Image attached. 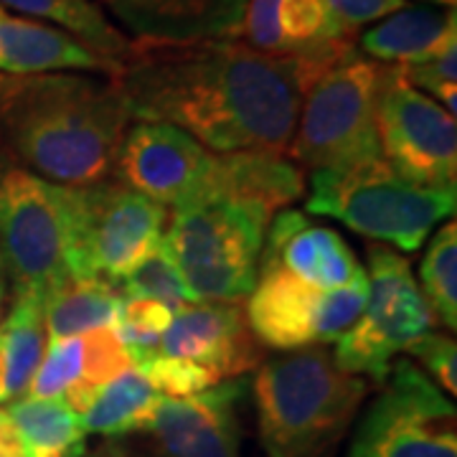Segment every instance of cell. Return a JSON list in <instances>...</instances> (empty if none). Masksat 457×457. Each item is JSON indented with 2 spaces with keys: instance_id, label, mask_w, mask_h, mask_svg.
I'll return each instance as SVG.
<instances>
[{
  "instance_id": "cell-34",
  "label": "cell",
  "mask_w": 457,
  "mask_h": 457,
  "mask_svg": "<svg viewBox=\"0 0 457 457\" xmlns=\"http://www.w3.org/2000/svg\"><path fill=\"white\" fill-rule=\"evenodd\" d=\"M414 361L422 363V369L432 374L442 392H457V345L453 336L445 333H427L420 341L407 348Z\"/></svg>"
},
{
  "instance_id": "cell-14",
  "label": "cell",
  "mask_w": 457,
  "mask_h": 457,
  "mask_svg": "<svg viewBox=\"0 0 457 457\" xmlns=\"http://www.w3.org/2000/svg\"><path fill=\"white\" fill-rule=\"evenodd\" d=\"M245 44L267 56L293 59L311 89L330 66L356 49V31L343 29L328 0H246Z\"/></svg>"
},
{
  "instance_id": "cell-24",
  "label": "cell",
  "mask_w": 457,
  "mask_h": 457,
  "mask_svg": "<svg viewBox=\"0 0 457 457\" xmlns=\"http://www.w3.org/2000/svg\"><path fill=\"white\" fill-rule=\"evenodd\" d=\"M0 345L5 353V399H23L46 353L44 297L26 290L13 293V305L0 323Z\"/></svg>"
},
{
  "instance_id": "cell-33",
  "label": "cell",
  "mask_w": 457,
  "mask_h": 457,
  "mask_svg": "<svg viewBox=\"0 0 457 457\" xmlns=\"http://www.w3.org/2000/svg\"><path fill=\"white\" fill-rule=\"evenodd\" d=\"M411 87L425 89L427 97L440 99L445 112L455 117L457 110V46L440 51L437 56L420 64L402 66Z\"/></svg>"
},
{
  "instance_id": "cell-12",
  "label": "cell",
  "mask_w": 457,
  "mask_h": 457,
  "mask_svg": "<svg viewBox=\"0 0 457 457\" xmlns=\"http://www.w3.org/2000/svg\"><path fill=\"white\" fill-rule=\"evenodd\" d=\"M245 381L168 399L132 432L107 437L97 457H242L239 404Z\"/></svg>"
},
{
  "instance_id": "cell-27",
  "label": "cell",
  "mask_w": 457,
  "mask_h": 457,
  "mask_svg": "<svg viewBox=\"0 0 457 457\" xmlns=\"http://www.w3.org/2000/svg\"><path fill=\"white\" fill-rule=\"evenodd\" d=\"M420 290L442 326L457 328V227L442 224L420 264Z\"/></svg>"
},
{
  "instance_id": "cell-30",
  "label": "cell",
  "mask_w": 457,
  "mask_h": 457,
  "mask_svg": "<svg viewBox=\"0 0 457 457\" xmlns=\"http://www.w3.org/2000/svg\"><path fill=\"white\" fill-rule=\"evenodd\" d=\"M173 320V308L147 297H122L114 315V333L128 348L132 363L158 351L165 328Z\"/></svg>"
},
{
  "instance_id": "cell-35",
  "label": "cell",
  "mask_w": 457,
  "mask_h": 457,
  "mask_svg": "<svg viewBox=\"0 0 457 457\" xmlns=\"http://www.w3.org/2000/svg\"><path fill=\"white\" fill-rule=\"evenodd\" d=\"M328 5L343 29L359 31L361 26L392 16L394 11L404 8V0H328Z\"/></svg>"
},
{
  "instance_id": "cell-2",
  "label": "cell",
  "mask_w": 457,
  "mask_h": 457,
  "mask_svg": "<svg viewBox=\"0 0 457 457\" xmlns=\"http://www.w3.org/2000/svg\"><path fill=\"white\" fill-rule=\"evenodd\" d=\"M130 122L107 74H0V143L56 186L84 188L114 179Z\"/></svg>"
},
{
  "instance_id": "cell-19",
  "label": "cell",
  "mask_w": 457,
  "mask_h": 457,
  "mask_svg": "<svg viewBox=\"0 0 457 457\" xmlns=\"http://www.w3.org/2000/svg\"><path fill=\"white\" fill-rule=\"evenodd\" d=\"M89 71L114 77L120 66L89 51L56 26L0 13V74H54Z\"/></svg>"
},
{
  "instance_id": "cell-37",
  "label": "cell",
  "mask_w": 457,
  "mask_h": 457,
  "mask_svg": "<svg viewBox=\"0 0 457 457\" xmlns=\"http://www.w3.org/2000/svg\"><path fill=\"white\" fill-rule=\"evenodd\" d=\"M8 282H11L8 264H5V260H3V252H0V318H3V311H5V300H8Z\"/></svg>"
},
{
  "instance_id": "cell-4",
  "label": "cell",
  "mask_w": 457,
  "mask_h": 457,
  "mask_svg": "<svg viewBox=\"0 0 457 457\" xmlns=\"http://www.w3.org/2000/svg\"><path fill=\"white\" fill-rule=\"evenodd\" d=\"M305 206L311 213L338 219L376 245L417 252L432 228L455 213V188L420 186L378 155L312 170Z\"/></svg>"
},
{
  "instance_id": "cell-32",
  "label": "cell",
  "mask_w": 457,
  "mask_h": 457,
  "mask_svg": "<svg viewBox=\"0 0 457 457\" xmlns=\"http://www.w3.org/2000/svg\"><path fill=\"white\" fill-rule=\"evenodd\" d=\"M132 366H137L153 381V386L168 399H186V396H194V394L206 392L216 384H221L204 366H196L191 361L168 359V356H161L158 351L137 359Z\"/></svg>"
},
{
  "instance_id": "cell-38",
  "label": "cell",
  "mask_w": 457,
  "mask_h": 457,
  "mask_svg": "<svg viewBox=\"0 0 457 457\" xmlns=\"http://www.w3.org/2000/svg\"><path fill=\"white\" fill-rule=\"evenodd\" d=\"M0 402H8L5 399V353H3V345H0Z\"/></svg>"
},
{
  "instance_id": "cell-26",
  "label": "cell",
  "mask_w": 457,
  "mask_h": 457,
  "mask_svg": "<svg viewBox=\"0 0 457 457\" xmlns=\"http://www.w3.org/2000/svg\"><path fill=\"white\" fill-rule=\"evenodd\" d=\"M163 394L153 386L137 366L114 376L92 399L89 409L82 414V427L87 435L117 437L132 432L145 422L161 404Z\"/></svg>"
},
{
  "instance_id": "cell-39",
  "label": "cell",
  "mask_w": 457,
  "mask_h": 457,
  "mask_svg": "<svg viewBox=\"0 0 457 457\" xmlns=\"http://www.w3.org/2000/svg\"><path fill=\"white\" fill-rule=\"evenodd\" d=\"M427 5H440V8H455L457 0H422Z\"/></svg>"
},
{
  "instance_id": "cell-16",
  "label": "cell",
  "mask_w": 457,
  "mask_h": 457,
  "mask_svg": "<svg viewBox=\"0 0 457 457\" xmlns=\"http://www.w3.org/2000/svg\"><path fill=\"white\" fill-rule=\"evenodd\" d=\"M260 267H282L318 290L343 287L363 270L336 228L312 224L297 209H282L270 221Z\"/></svg>"
},
{
  "instance_id": "cell-6",
  "label": "cell",
  "mask_w": 457,
  "mask_h": 457,
  "mask_svg": "<svg viewBox=\"0 0 457 457\" xmlns=\"http://www.w3.org/2000/svg\"><path fill=\"white\" fill-rule=\"evenodd\" d=\"M384 64L353 51L330 66L303 97L290 161L303 170H326L378 158L376 89Z\"/></svg>"
},
{
  "instance_id": "cell-11",
  "label": "cell",
  "mask_w": 457,
  "mask_h": 457,
  "mask_svg": "<svg viewBox=\"0 0 457 457\" xmlns=\"http://www.w3.org/2000/svg\"><path fill=\"white\" fill-rule=\"evenodd\" d=\"M381 158L404 179L457 188V125L440 102L411 87L399 64H384L376 89Z\"/></svg>"
},
{
  "instance_id": "cell-9",
  "label": "cell",
  "mask_w": 457,
  "mask_h": 457,
  "mask_svg": "<svg viewBox=\"0 0 457 457\" xmlns=\"http://www.w3.org/2000/svg\"><path fill=\"white\" fill-rule=\"evenodd\" d=\"M369 297L361 318L333 348V361L345 374L381 384L396 353L432 333L437 318L420 290L407 257L386 245L369 246Z\"/></svg>"
},
{
  "instance_id": "cell-36",
  "label": "cell",
  "mask_w": 457,
  "mask_h": 457,
  "mask_svg": "<svg viewBox=\"0 0 457 457\" xmlns=\"http://www.w3.org/2000/svg\"><path fill=\"white\" fill-rule=\"evenodd\" d=\"M0 457H23V450H21V442H18L8 411H0Z\"/></svg>"
},
{
  "instance_id": "cell-5",
  "label": "cell",
  "mask_w": 457,
  "mask_h": 457,
  "mask_svg": "<svg viewBox=\"0 0 457 457\" xmlns=\"http://www.w3.org/2000/svg\"><path fill=\"white\" fill-rule=\"evenodd\" d=\"M272 216L254 204L224 198L173 212L163 242L196 303H239L252 295Z\"/></svg>"
},
{
  "instance_id": "cell-29",
  "label": "cell",
  "mask_w": 457,
  "mask_h": 457,
  "mask_svg": "<svg viewBox=\"0 0 457 457\" xmlns=\"http://www.w3.org/2000/svg\"><path fill=\"white\" fill-rule=\"evenodd\" d=\"M117 290H120L122 297L158 300V303H165L173 311H179L188 303H196V297L188 290L186 279L180 275L179 264L173 260V254L168 252L163 239L153 246L125 278L120 279Z\"/></svg>"
},
{
  "instance_id": "cell-28",
  "label": "cell",
  "mask_w": 457,
  "mask_h": 457,
  "mask_svg": "<svg viewBox=\"0 0 457 457\" xmlns=\"http://www.w3.org/2000/svg\"><path fill=\"white\" fill-rule=\"evenodd\" d=\"M82 378L62 396V402H64L66 407L71 409V411H77L79 417L89 409L92 399L97 396V392L104 384H110L114 376H120L132 366L130 353L122 345L112 326L87 330V333H82Z\"/></svg>"
},
{
  "instance_id": "cell-8",
  "label": "cell",
  "mask_w": 457,
  "mask_h": 457,
  "mask_svg": "<svg viewBox=\"0 0 457 457\" xmlns=\"http://www.w3.org/2000/svg\"><path fill=\"white\" fill-rule=\"evenodd\" d=\"M69 188L36 176L0 143V252L13 293L41 297L69 278Z\"/></svg>"
},
{
  "instance_id": "cell-23",
  "label": "cell",
  "mask_w": 457,
  "mask_h": 457,
  "mask_svg": "<svg viewBox=\"0 0 457 457\" xmlns=\"http://www.w3.org/2000/svg\"><path fill=\"white\" fill-rule=\"evenodd\" d=\"M0 5L56 23V29L114 66L122 64L132 49L130 38L92 0H0Z\"/></svg>"
},
{
  "instance_id": "cell-25",
  "label": "cell",
  "mask_w": 457,
  "mask_h": 457,
  "mask_svg": "<svg viewBox=\"0 0 457 457\" xmlns=\"http://www.w3.org/2000/svg\"><path fill=\"white\" fill-rule=\"evenodd\" d=\"M120 300L122 295L110 282L69 275L44 297L46 330L51 338H71L112 326Z\"/></svg>"
},
{
  "instance_id": "cell-20",
  "label": "cell",
  "mask_w": 457,
  "mask_h": 457,
  "mask_svg": "<svg viewBox=\"0 0 457 457\" xmlns=\"http://www.w3.org/2000/svg\"><path fill=\"white\" fill-rule=\"evenodd\" d=\"M305 196V170L279 150L216 153L212 198L279 212ZM209 198V201H212Z\"/></svg>"
},
{
  "instance_id": "cell-10",
  "label": "cell",
  "mask_w": 457,
  "mask_h": 457,
  "mask_svg": "<svg viewBox=\"0 0 457 457\" xmlns=\"http://www.w3.org/2000/svg\"><path fill=\"white\" fill-rule=\"evenodd\" d=\"M348 457H457L455 404L417 363L394 361Z\"/></svg>"
},
{
  "instance_id": "cell-13",
  "label": "cell",
  "mask_w": 457,
  "mask_h": 457,
  "mask_svg": "<svg viewBox=\"0 0 457 457\" xmlns=\"http://www.w3.org/2000/svg\"><path fill=\"white\" fill-rule=\"evenodd\" d=\"M216 153L165 122H130L114 179L173 212L209 201Z\"/></svg>"
},
{
  "instance_id": "cell-21",
  "label": "cell",
  "mask_w": 457,
  "mask_h": 457,
  "mask_svg": "<svg viewBox=\"0 0 457 457\" xmlns=\"http://www.w3.org/2000/svg\"><path fill=\"white\" fill-rule=\"evenodd\" d=\"M361 51L378 64H420L457 46L455 8L404 5L359 38Z\"/></svg>"
},
{
  "instance_id": "cell-18",
  "label": "cell",
  "mask_w": 457,
  "mask_h": 457,
  "mask_svg": "<svg viewBox=\"0 0 457 457\" xmlns=\"http://www.w3.org/2000/svg\"><path fill=\"white\" fill-rule=\"evenodd\" d=\"M132 41L237 38L246 0H92Z\"/></svg>"
},
{
  "instance_id": "cell-1",
  "label": "cell",
  "mask_w": 457,
  "mask_h": 457,
  "mask_svg": "<svg viewBox=\"0 0 457 457\" xmlns=\"http://www.w3.org/2000/svg\"><path fill=\"white\" fill-rule=\"evenodd\" d=\"M112 79L132 120L173 125L213 153H285L308 92L293 59L237 38L132 41Z\"/></svg>"
},
{
  "instance_id": "cell-3",
  "label": "cell",
  "mask_w": 457,
  "mask_h": 457,
  "mask_svg": "<svg viewBox=\"0 0 457 457\" xmlns=\"http://www.w3.org/2000/svg\"><path fill=\"white\" fill-rule=\"evenodd\" d=\"M366 392V378L341 371L328 345L262 363L254 404L267 457H333Z\"/></svg>"
},
{
  "instance_id": "cell-15",
  "label": "cell",
  "mask_w": 457,
  "mask_h": 457,
  "mask_svg": "<svg viewBox=\"0 0 457 457\" xmlns=\"http://www.w3.org/2000/svg\"><path fill=\"white\" fill-rule=\"evenodd\" d=\"M158 353L204 366L219 381L264 363V345L252 333L239 303H188L173 311Z\"/></svg>"
},
{
  "instance_id": "cell-40",
  "label": "cell",
  "mask_w": 457,
  "mask_h": 457,
  "mask_svg": "<svg viewBox=\"0 0 457 457\" xmlns=\"http://www.w3.org/2000/svg\"><path fill=\"white\" fill-rule=\"evenodd\" d=\"M0 13H3V5H0Z\"/></svg>"
},
{
  "instance_id": "cell-17",
  "label": "cell",
  "mask_w": 457,
  "mask_h": 457,
  "mask_svg": "<svg viewBox=\"0 0 457 457\" xmlns=\"http://www.w3.org/2000/svg\"><path fill=\"white\" fill-rule=\"evenodd\" d=\"M323 295L282 267H260L246 320L264 348L300 351L323 345Z\"/></svg>"
},
{
  "instance_id": "cell-22",
  "label": "cell",
  "mask_w": 457,
  "mask_h": 457,
  "mask_svg": "<svg viewBox=\"0 0 457 457\" xmlns=\"http://www.w3.org/2000/svg\"><path fill=\"white\" fill-rule=\"evenodd\" d=\"M23 457H82L87 432L82 417L62 399H16L5 409Z\"/></svg>"
},
{
  "instance_id": "cell-31",
  "label": "cell",
  "mask_w": 457,
  "mask_h": 457,
  "mask_svg": "<svg viewBox=\"0 0 457 457\" xmlns=\"http://www.w3.org/2000/svg\"><path fill=\"white\" fill-rule=\"evenodd\" d=\"M84 366L82 336L51 338L49 351L41 359L29 386L31 399H62L79 378Z\"/></svg>"
},
{
  "instance_id": "cell-7",
  "label": "cell",
  "mask_w": 457,
  "mask_h": 457,
  "mask_svg": "<svg viewBox=\"0 0 457 457\" xmlns=\"http://www.w3.org/2000/svg\"><path fill=\"white\" fill-rule=\"evenodd\" d=\"M165 206L117 179L69 188L66 270L74 278L120 285V279L163 239Z\"/></svg>"
}]
</instances>
